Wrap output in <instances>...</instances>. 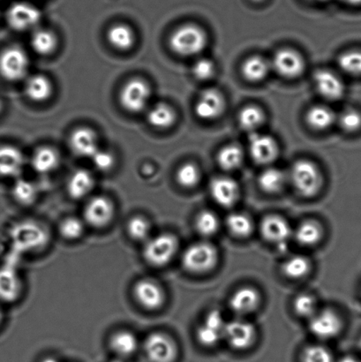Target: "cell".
Wrapping results in <instances>:
<instances>
[{
	"instance_id": "f907efd6",
	"label": "cell",
	"mask_w": 361,
	"mask_h": 362,
	"mask_svg": "<svg viewBox=\"0 0 361 362\" xmlns=\"http://www.w3.org/2000/svg\"><path fill=\"white\" fill-rule=\"evenodd\" d=\"M95 168L100 172H109L114 168L115 158L111 152L100 148L90 158Z\"/></svg>"
},
{
	"instance_id": "7c38bea8",
	"label": "cell",
	"mask_w": 361,
	"mask_h": 362,
	"mask_svg": "<svg viewBox=\"0 0 361 362\" xmlns=\"http://www.w3.org/2000/svg\"><path fill=\"white\" fill-rule=\"evenodd\" d=\"M41 19V11L27 2L14 3L6 12L7 23L13 30L17 31H27L35 28Z\"/></svg>"
},
{
	"instance_id": "c3c4849f",
	"label": "cell",
	"mask_w": 361,
	"mask_h": 362,
	"mask_svg": "<svg viewBox=\"0 0 361 362\" xmlns=\"http://www.w3.org/2000/svg\"><path fill=\"white\" fill-rule=\"evenodd\" d=\"M302 362H334L331 351L323 346H307L302 354Z\"/></svg>"
},
{
	"instance_id": "cb8c5ba5",
	"label": "cell",
	"mask_w": 361,
	"mask_h": 362,
	"mask_svg": "<svg viewBox=\"0 0 361 362\" xmlns=\"http://www.w3.org/2000/svg\"><path fill=\"white\" fill-rule=\"evenodd\" d=\"M260 300V294L256 289L243 287L232 294L229 305L233 313L244 315L256 310Z\"/></svg>"
},
{
	"instance_id": "484cf974",
	"label": "cell",
	"mask_w": 361,
	"mask_h": 362,
	"mask_svg": "<svg viewBox=\"0 0 361 362\" xmlns=\"http://www.w3.org/2000/svg\"><path fill=\"white\" fill-rule=\"evenodd\" d=\"M23 293V282L14 269H0V300L14 303Z\"/></svg>"
},
{
	"instance_id": "ab89813d",
	"label": "cell",
	"mask_w": 361,
	"mask_h": 362,
	"mask_svg": "<svg viewBox=\"0 0 361 362\" xmlns=\"http://www.w3.org/2000/svg\"><path fill=\"white\" fill-rule=\"evenodd\" d=\"M226 226L233 235L239 238L249 236L254 226L249 216L242 212H233L226 218Z\"/></svg>"
},
{
	"instance_id": "ee69618b",
	"label": "cell",
	"mask_w": 361,
	"mask_h": 362,
	"mask_svg": "<svg viewBox=\"0 0 361 362\" xmlns=\"http://www.w3.org/2000/svg\"><path fill=\"white\" fill-rule=\"evenodd\" d=\"M201 170L192 162H187L179 166L176 173V180L180 187L193 188L197 186L201 180Z\"/></svg>"
},
{
	"instance_id": "5b68a950",
	"label": "cell",
	"mask_w": 361,
	"mask_h": 362,
	"mask_svg": "<svg viewBox=\"0 0 361 362\" xmlns=\"http://www.w3.org/2000/svg\"><path fill=\"white\" fill-rule=\"evenodd\" d=\"M218 253L213 245L199 243L191 245L182 255L183 267L192 273H205L217 265Z\"/></svg>"
},
{
	"instance_id": "2e32d148",
	"label": "cell",
	"mask_w": 361,
	"mask_h": 362,
	"mask_svg": "<svg viewBox=\"0 0 361 362\" xmlns=\"http://www.w3.org/2000/svg\"><path fill=\"white\" fill-rule=\"evenodd\" d=\"M256 332L250 322L240 320L226 322L224 339L236 350H245L253 345Z\"/></svg>"
},
{
	"instance_id": "f35d334b",
	"label": "cell",
	"mask_w": 361,
	"mask_h": 362,
	"mask_svg": "<svg viewBox=\"0 0 361 362\" xmlns=\"http://www.w3.org/2000/svg\"><path fill=\"white\" fill-rule=\"evenodd\" d=\"M150 220L143 216H134L126 223V233L131 239L137 243H145L151 234Z\"/></svg>"
},
{
	"instance_id": "7a4b0ae2",
	"label": "cell",
	"mask_w": 361,
	"mask_h": 362,
	"mask_svg": "<svg viewBox=\"0 0 361 362\" xmlns=\"http://www.w3.org/2000/svg\"><path fill=\"white\" fill-rule=\"evenodd\" d=\"M207 45L206 32L194 23L183 24L177 28L169 38V46L172 51L185 58L201 54Z\"/></svg>"
},
{
	"instance_id": "74e56055",
	"label": "cell",
	"mask_w": 361,
	"mask_h": 362,
	"mask_svg": "<svg viewBox=\"0 0 361 362\" xmlns=\"http://www.w3.org/2000/svg\"><path fill=\"white\" fill-rule=\"evenodd\" d=\"M286 176L280 169L268 168L261 172L258 182L265 193L276 194L285 187Z\"/></svg>"
},
{
	"instance_id": "1f68e13d",
	"label": "cell",
	"mask_w": 361,
	"mask_h": 362,
	"mask_svg": "<svg viewBox=\"0 0 361 362\" xmlns=\"http://www.w3.org/2000/svg\"><path fill=\"white\" fill-rule=\"evenodd\" d=\"M148 122L158 129H167L174 125L177 119L175 110L165 103L155 105L147 115Z\"/></svg>"
},
{
	"instance_id": "f546056e",
	"label": "cell",
	"mask_w": 361,
	"mask_h": 362,
	"mask_svg": "<svg viewBox=\"0 0 361 362\" xmlns=\"http://www.w3.org/2000/svg\"><path fill=\"white\" fill-rule=\"evenodd\" d=\"M306 122L311 129L324 131L337 122V115L331 107L324 105H313L306 115Z\"/></svg>"
},
{
	"instance_id": "f1b7e54d",
	"label": "cell",
	"mask_w": 361,
	"mask_h": 362,
	"mask_svg": "<svg viewBox=\"0 0 361 362\" xmlns=\"http://www.w3.org/2000/svg\"><path fill=\"white\" fill-rule=\"evenodd\" d=\"M107 40L118 51H129L136 45V34L129 25L117 23L109 28Z\"/></svg>"
},
{
	"instance_id": "30bf717a",
	"label": "cell",
	"mask_w": 361,
	"mask_h": 362,
	"mask_svg": "<svg viewBox=\"0 0 361 362\" xmlns=\"http://www.w3.org/2000/svg\"><path fill=\"white\" fill-rule=\"evenodd\" d=\"M132 293L136 303L147 311L160 310L166 300L160 284L150 279L138 280L133 286Z\"/></svg>"
},
{
	"instance_id": "4316f807",
	"label": "cell",
	"mask_w": 361,
	"mask_h": 362,
	"mask_svg": "<svg viewBox=\"0 0 361 362\" xmlns=\"http://www.w3.org/2000/svg\"><path fill=\"white\" fill-rule=\"evenodd\" d=\"M53 86L51 80L42 74L28 78L25 83V94L31 101L42 103L52 97Z\"/></svg>"
},
{
	"instance_id": "4dcf8cb0",
	"label": "cell",
	"mask_w": 361,
	"mask_h": 362,
	"mask_svg": "<svg viewBox=\"0 0 361 362\" xmlns=\"http://www.w3.org/2000/svg\"><path fill=\"white\" fill-rule=\"evenodd\" d=\"M59 155L54 148L48 146L38 148L31 158V165L34 171L40 175L54 171L59 165Z\"/></svg>"
},
{
	"instance_id": "44dd1931",
	"label": "cell",
	"mask_w": 361,
	"mask_h": 362,
	"mask_svg": "<svg viewBox=\"0 0 361 362\" xmlns=\"http://www.w3.org/2000/svg\"><path fill=\"white\" fill-rule=\"evenodd\" d=\"M69 146L78 157L90 158L99 150L97 134L88 127H79L71 134Z\"/></svg>"
},
{
	"instance_id": "277c9868",
	"label": "cell",
	"mask_w": 361,
	"mask_h": 362,
	"mask_svg": "<svg viewBox=\"0 0 361 362\" xmlns=\"http://www.w3.org/2000/svg\"><path fill=\"white\" fill-rule=\"evenodd\" d=\"M293 187L304 197H313L319 193L324 179L319 168L307 159H300L292 166L290 173Z\"/></svg>"
},
{
	"instance_id": "6da1fadb",
	"label": "cell",
	"mask_w": 361,
	"mask_h": 362,
	"mask_svg": "<svg viewBox=\"0 0 361 362\" xmlns=\"http://www.w3.org/2000/svg\"><path fill=\"white\" fill-rule=\"evenodd\" d=\"M14 250L21 253H35L45 250L49 243V233L42 223L33 219L21 220L10 230Z\"/></svg>"
},
{
	"instance_id": "3957f363",
	"label": "cell",
	"mask_w": 361,
	"mask_h": 362,
	"mask_svg": "<svg viewBox=\"0 0 361 362\" xmlns=\"http://www.w3.org/2000/svg\"><path fill=\"white\" fill-rule=\"evenodd\" d=\"M179 250V240L172 233H159L145 241L143 257L147 264L161 268L170 264Z\"/></svg>"
},
{
	"instance_id": "603a6c76",
	"label": "cell",
	"mask_w": 361,
	"mask_h": 362,
	"mask_svg": "<svg viewBox=\"0 0 361 362\" xmlns=\"http://www.w3.org/2000/svg\"><path fill=\"white\" fill-rule=\"evenodd\" d=\"M95 187L94 176L87 169H77L67 180V194L73 200H81L90 195Z\"/></svg>"
},
{
	"instance_id": "d6986e66",
	"label": "cell",
	"mask_w": 361,
	"mask_h": 362,
	"mask_svg": "<svg viewBox=\"0 0 361 362\" xmlns=\"http://www.w3.org/2000/svg\"><path fill=\"white\" fill-rule=\"evenodd\" d=\"M210 191L212 198L222 207L229 208L239 200L240 189L238 183L229 177H217L211 180Z\"/></svg>"
},
{
	"instance_id": "836d02e7",
	"label": "cell",
	"mask_w": 361,
	"mask_h": 362,
	"mask_svg": "<svg viewBox=\"0 0 361 362\" xmlns=\"http://www.w3.org/2000/svg\"><path fill=\"white\" fill-rule=\"evenodd\" d=\"M292 234L299 244L312 247L319 243L323 237V228L316 221L307 220L300 223Z\"/></svg>"
},
{
	"instance_id": "9c48e42d",
	"label": "cell",
	"mask_w": 361,
	"mask_h": 362,
	"mask_svg": "<svg viewBox=\"0 0 361 362\" xmlns=\"http://www.w3.org/2000/svg\"><path fill=\"white\" fill-rule=\"evenodd\" d=\"M151 97L150 84L140 78L126 81L119 93V103L126 112L138 113L147 107Z\"/></svg>"
},
{
	"instance_id": "91938a15",
	"label": "cell",
	"mask_w": 361,
	"mask_h": 362,
	"mask_svg": "<svg viewBox=\"0 0 361 362\" xmlns=\"http://www.w3.org/2000/svg\"><path fill=\"white\" fill-rule=\"evenodd\" d=\"M360 344H361V341H360Z\"/></svg>"
},
{
	"instance_id": "e575fe53",
	"label": "cell",
	"mask_w": 361,
	"mask_h": 362,
	"mask_svg": "<svg viewBox=\"0 0 361 362\" xmlns=\"http://www.w3.org/2000/svg\"><path fill=\"white\" fill-rule=\"evenodd\" d=\"M244 157L245 156L242 147L237 144H228L218 151L217 160L223 170L232 172L242 166Z\"/></svg>"
},
{
	"instance_id": "db71d44e",
	"label": "cell",
	"mask_w": 361,
	"mask_h": 362,
	"mask_svg": "<svg viewBox=\"0 0 361 362\" xmlns=\"http://www.w3.org/2000/svg\"><path fill=\"white\" fill-rule=\"evenodd\" d=\"M41 362H60L58 359L54 357H46Z\"/></svg>"
},
{
	"instance_id": "d4e9b609",
	"label": "cell",
	"mask_w": 361,
	"mask_h": 362,
	"mask_svg": "<svg viewBox=\"0 0 361 362\" xmlns=\"http://www.w3.org/2000/svg\"><path fill=\"white\" fill-rule=\"evenodd\" d=\"M109 346L116 356L126 358L134 356L137 352L140 342L134 332L127 329H119L110 337Z\"/></svg>"
},
{
	"instance_id": "ba28073f",
	"label": "cell",
	"mask_w": 361,
	"mask_h": 362,
	"mask_svg": "<svg viewBox=\"0 0 361 362\" xmlns=\"http://www.w3.org/2000/svg\"><path fill=\"white\" fill-rule=\"evenodd\" d=\"M30 58L23 49L18 46L4 49L0 53V76L8 81H19L27 76Z\"/></svg>"
},
{
	"instance_id": "52a82bcc",
	"label": "cell",
	"mask_w": 361,
	"mask_h": 362,
	"mask_svg": "<svg viewBox=\"0 0 361 362\" xmlns=\"http://www.w3.org/2000/svg\"><path fill=\"white\" fill-rule=\"evenodd\" d=\"M115 214L116 208L112 199L105 195H95L85 205L83 220L85 225L92 228L104 229L111 225Z\"/></svg>"
},
{
	"instance_id": "680465c9",
	"label": "cell",
	"mask_w": 361,
	"mask_h": 362,
	"mask_svg": "<svg viewBox=\"0 0 361 362\" xmlns=\"http://www.w3.org/2000/svg\"><path fill=\"white\" fill-rule=\"evenodd\" d=\"M2 108H3L2 103H1V101H0V112H1Z\"/></svg>"
},
{
	"instance_id": "f5cc1de1",
	"label": "cell",
	"mask_w": 361,
	"mask_h": 362,
	"mask_svg": "<svg viewBox=\"0 0 361 362\" xmlns=\"http://www.w3.org/2000/svg\"><path fill=\"white\" fill-rule=\"evenodd\" d=\"M338 362H360L359 360H357L356 358L353 356H345L342 358L341 361Z\"/></svg>"
},
{
	"instance_id": "8992f818",
	"label": "cell",
	"mask_w": 361,
	"mask_h": 362,
	"mask_svg": "<svg viewBox=\"0 0 361 362\" xmlns=\"http://www.w3.org/2000/svg\"><path fill=\"white\" fill-rule=\"evenodd\" d=\"M143 350L148 362H174L178 356L174 340L161 332L148 334L143 343Z\"/></svg>"
},
{
	"instance_id": "ffe728a7",
	"label": "cell",
	"mask_w": 361,
	"mask_h": 362,
	"mask_svg": "<svg viewBox=\"0 0 361 362\" xmlns=\"http://www.w3.org/2000/svg\"><path fill=\"white\" fill-rule=\"evenodd\" d=\"M260 229L264 239L279 246H285L293 233L289 223L282 216L276 215L266 216L261 221Z\"/></svg>"
},
{
	"instance_id": "ac0fdd59",
	"label": "cell",
	"mask_w": 361,
	"mask_h": 362,
	"mask_svg": "<svg viewBox=\"0 0 361 362\" xmlns=\"http://www.w3.org/2000/svg\"><path fill=\"white\" fill-rule=\"evenodd\" d=\"M314 81L318 93L327 100H339L345 94L344 81L331 70H317L314 74Z\"/></svg>"
},
{
	"instance_id": "bcb514c9",
	"label": "cell",
	"mask_w": 361,
	"mask_h": 362,
	"mask_svg": "<svg viewBox=\"0 0 361 362\" xmlns=\"http://www.w3.org/2000/svg\"><path fill=\"white\" fill-rule=\"evenodd\" d=\"M337 122L345 132L355 133L361 129V112L355 109H346L337 117Z\"/></svg>"
},
{
	"instance_id": "9f6ffc18",
	"label": "cell",
	"mask_w": 361,
	"mask_h": 362,
	"mask_svg": "<svg viewBox=\"0 0 361 362\" xmlns=\"http://www.w3.org/2000/svg\"><path fill=\"white\" fill-rule=\"evenodd\" d=\"M307 1L314 2V3H325V2L331 1V0H307Z\"/></svg>"
},
{
	"instance_id": "f6af8a7d",
	"label": "cell",
	"mask_w": 361,
	"mask_h": 362,
	"mask_svg": "<svg viewBox=\"0 0 361 362\" xmlns=\"http://www.w3.org/2000/svg\"><path fill=\"white\" fill-rule=\"evenodd\" d=\"M196 228L201 236L215 235L219 229V219L217 215L210 211L200 212L196 219Z\"/></svg>"
},
{
	"instance_id": "8d00e7d4",
	"label": "cell",
	"mask_w": 361,
	"mask_h": 362,
	"mask_svg": "<svg viewBox=\"0 0 361 362\" xmlns=\"http://www.w3.org/2000/svg\"><path fill=\"white\" fill-rule=\"evenodd\" d=\"M12 197L17 204L28 207L37 200V187L30 180L17 179L12 187Z\"/></svg>"
},
{
	"instance_id": "5bb4252c",
	"label": "cell",
	"mask_w": 361,
	"mask_h": 362,
	"mask_svg": "<svg viewBox=\"0 0 361 362\" xmlns=\"http://www.w3.org/2000/svg\"><path fill=\"white\" fill-rule=\"evenodd\" d=\"M225 105V99L220 91L215 88H207L198 98L194 112L200 119L211 122L224 113Z\"/></svg>"
},
{
	"instance_id": "8fae6325",
	"label": "cell",
	"mask_w": 361,
	"mask_h": 362,
	"mask_svg": "<svg viewBox=\"0 0 361 362\" xmlns=\"http://www.w3.org/2000/svg\"><path fill=\"white\" fill-rule=\"evenodd\" d=\"M271 69L285 79H297L302 76L306 69L305 60L295 49L283 48L275 53L272 59Z\"/></svg>"
},
{
	"instance_id": "6f0895ef",
	"label": "cell",
	"mask_w": 361,
	"mask_h": 362,
	"mask_svg": "<svg viewBox=\"0 0 361 362\" xmlns=\"http://www.w3.org/2000/svg\"><path fill=\"white\" fill-rule=\"evenodd\" d=\"M251 1L256 2V3H261V2H264V0H251Z\"/></svg>"
},
{
	"instance_id": "681fc988",
	"label": "cell",
	"mask_w": 361,
	"mask_h": 362,
	"mask_svg": "<svg viewBox=\"0 0 361 362\" xmlns=\"http://www.w3.org/2000/svg\"><path fill=\"white\" fill-rule=\"evenodd\" d=\"M193 74L197 80L205 81L212 79L215 74V66L208 58L198 59L193 66Z\"/></svg>"
},
{
	"instance_id": "60d3db41",
	"label": "cell",
	"mask_w": 361,
	"mask_h": 362,
	"mask_svg": "<svg viewBox=\"0 0 361 362\" xmlns=\"http://www.w3.org/2000/svg\"><path fill=\"white\" fill-rule=\"evenodd\" d=\"M311 264L309 259L297 255L290 257L283 265V272L289 279H300L309 274Z\"/></svg>"
},
{
	"instance_id": "4fadbf2b",
	"label": "cell",
	"mask_w": 361,
	"mask_h": 362,
	"mask_svg": "<svg viewBox=\"0 0 361 362\" xmlns=\"http://www.w3.org/2000/svg\"><path fill=\"white\" fill-rule=\"evenodd\" d=\"M249 151L251 158L258 165H268L278 158L279 147L277 141L266 134H249Z\"/></svg>"
},
{
	"instance_id": "816d5d0a",
	"label": "cell",
	"mask_w": 361,
	"mask_h": 362,
	"mask_svg": "<svg viewBox=\"0 0 361 362\" xmlns=\"http://www.w3.org/2000/svg\"><path fill=\"white\" fill-rule=\"evenodd\" d=\"M341 2L346 4V5L353 6H361V0H341Z\"/></svg>"
},
{
	"instance_id": "b9f144b4",
	"label": "cell",
	"mask_w": 361,
	"mask_h": 362,
	"mask_svg": "<svg viewBox=\"0 0 361 362\" xmlns=\"http://www.w3.org/2000/svg\"><path fill=\"white\" fill-rule=\"evenodd\" d=\"M85 223L76 216H67L61 220L59 226L60 236L69 241L80 240L83 236Z\"/></svg>"
},
{
	"instance_id": "11a10c76",
	"label": "cell",
	"mask_w": 361,
	"mask_h": 362,
	"mask_svg": "<svg viewBox=\"0 0 361 362\" xmlns=\"http://www.w3.org/2000/svg\"><path fill=\"white\" fill-rule=\"evenodd\" d=\"M3 321H4V311L2 310V308L0 307V325H2Z\"/></svg>"
},
{
	"instance_id": "83f0119b",
	"label": "cell",
	"mask_w": 361,
	"mask_h": 362,
	"mask_svg": "<svg viewBox=\"0 0 361 362\" xmlns=\"http://www.w3.org/2000/svg\"><path fill=\"white\" fill-rule=\"evenodd\" d=\"M271 69V62L260 55L249 57L242 66V76L250 83H260L266 79Z\"/></svg>"
},
{
	"instance_id": "7402d4cb",
	"label": "cell",
	"mask_w": 361,
	"mask_h": 362,
	"mask_svg": "<svg viewBox=\"0 0 361 362\" xmlns=\"http://www.w3.org/2000/svg\"><path fill=\"white\" fill-rule=\"evenodd\" d=\"M24 165V155L19 148L10 145L0 147V178H17Z\"/></svg>"
},
{
	"instance_id": "d590c367",
	"label": "cell",
	"mask_w": 361,
	"mask_h": 362,
	"mask_svg": "<svg viewBox=\"0 0 361 362\" xmlns=\"http://www.w3.org/2000/svg\"><path fill=\"white\" fill-rule=\"evenodd\" d=\"M31 46L37 54L49 56L58 47V38L51 30H37L32 35Z\"/></svg>"
},
{
	"instance_id": "e0dca14e",
	"label": "cell",
	"mask_w": 361,
	"mask_h": 362,
	"mask_svg": "<svg viewBox=\"0 0 361 362\" xmlns=\"http://www.w3.org/2000/svg\"><path fill=\"white\" fill-rule=\"evenodd\" d=\"M309 329L318 339H333L341 332L342 320L333 310H321L309 319Z\"/></svg>"
},
{
	"instance_id": "7dc6e473",
	"label": "cell",
	"mask_w": 361,
	"mask_h": 362,
	"mask_svg": "<svg viewBox=\"0 0 361 362\" xmlns=\"http://www.w3.org/2000/svg\"><path fill=\"white\" fill-rule=\"evenodd\" d=\"M293 308L300 317L311 318L316 313L317 304L316 300L309 294H300L297 296L293 303Z\"/></svg>"
},
{
	"instance_id": "d6a6232c",
	"label": "cell",
	"mask_w": 361,
	"mask_h": 362,
	"mask_svg": "<svg viewBox=\"0 0 361 362\" xmlns=\"http://www.w3.org/2000/svg\"><path fill=\"white\" fill-rule=\"evenodd\" d=\"M239 127L249 134L258 132L265 122L264 110L258 105H246L238 115Z\"/></svg>"
},
{
	"instance_id": "7bdbcfd3",
	"label": "cell",
	"mask_w": 361,
	"mask_h": 362,
	"mask_svg": "<svg viewBox=\"0 0 361 362\" xmlns=\"http://www.w3.org/2000/svg\"><path fill=\"white\" fill-rule=\"evenodd\" d=\"M339 69L352 76H361V49H350L338 59Z\"/></svg>"
},
{
	"instance_id": "9a60e30c",
	"label": "cell",
	"mask_w": 361,
	"mask_h": 362,
	"mask_svg": "<svg viewBox=\"0 0 361 362\" xmlns=\"http://www.w3.org/2000/svg\"><path fill=\"white\" fill-rule=\"evenodd\" d=\"M225 325L226 322L220 311L213 310L208 312L203 324L197 329L198 341L207 347L217 346L224 339Z\"/></svg>"
}]
</instances>
